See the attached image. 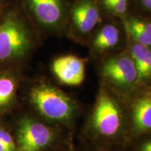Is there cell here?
I'll return each instance as SVG.
<instances>
[{
	"label": "cell",
	"mask_w": 151,
	"mask_h": 151,
	"mask_svg": "<svg viewBox=\"0 0 151 151\" xmlns=\"http://www.w3.org/2000/svg\"><path fill=\"white\" fill-rule=\"evenodd\" d=\"M41 37L17 0L0 11V69H14L40 44Z\"/></svg>",
	"instance_id": "1"
},
{
	"label": "cell",
	"mask_w": 151,
	"mask_h": 151,
	"mask_svg": "<svg viewBox=\"0 0 151 151\" xmlns=\"http://www.w3.org/2000/svg\"><path fill=\"white\" fill-rule=\"evenodd\" d=\"M40 37L63 33L68 11L65 0H17Z\"/></svg>",
	"instance_id": "2"
},
{
	"label": "cell",
	"mask_w": 151,
	"mask_h": 151,
	"mask_svg": "<svg viewBox=\"0 0 151 151\" xmlns=\"http://www.w3.org/2000/svg\"><path fill=\"white\" fill-rule=\"evenodd\" d=\"M30 100L41 114L56 121L69 120L73 113L71 99L48 83H35L29 90Z\"/></svg>",
	"instance_id": "3"
},
{
	"label": "cell",
	"mask_w": 151,
	"mask_h": 151,
	"mask_svg": "<svg viewBox=\"0 0 151 151\" xmlns=\"http://www.w3.org/2000/svg\"><path fill=\"white\" fill-rule=\"evenodd\" d=\"M92 123L94 129L104 137H113L120 131L122 116L118 104L106 92H101L94 108Z\"/></svg>",
	"instance_id": "4"
},
{
	"label": "cell",
	"mask_w": 151,
	"mask_h": 151,
	"mask_svg": "<svg viewBox=\"0 0 151 151\" xmlns=\"http://www.w3.org/2000/svg\"><path fill=\"white\" fill-rule=\"evenodd\" d=\"M53 139L50 128L41 122L31 118H23L19 122V151H43L50 146Z\"/></svg>",
	"instance_id": "5"
},
{
	"label": "cell",
	"mask_w": 151,
	"mask_h": 151,
	"mask_svg": "<svg viewBox=\"0 0 151 151\" xmlns=\"http://www.w3.org/2000/svg\"><path fill=\"white\" fill-rule=\"evenodd\" d=\"M103 74L113 83L130 87L138 80V73L131 56L126 54L113 57L104 64Z\"/></svg>",
	"instance_id": "6"
},
{
	"label": "cell",
	"mask_w": 151,
	"mask_h": 151,
	"mask_svg": "<svg viewBox=\"0 0 151 151\" xmlns=\"http://www.w3.org/2000/svg\"><path fill=\"white\" fill-rule=\"evenodd\" d=\"M52 71L56 78L67 86H78L85 78L86 67L81 58L73 55L57 58L52 62Z\"/></svg>",
	"instance_id": "7"
},
{
	"label": "cell",
	"mask_w": 151,
	"mask_h": 151,
	"mask_svg": "<svg viewBox=\"0 0 151 151\" xmlns=\"http://www.w3.org/2000/svg\"><path fill=\"white\" fill-rule=\"evenodd\" d=\"M71 23L79 34L92 32L99 21V11L93 0H78L70 11Z\"/></svg>",
	"instance_id": "8"
},
{
	"label": "cell",
	"mask_w": 151,
	"mask_h": 151,
	"mask_svg": "<svg viewBox=\"0 0 151 151\" xmlns=\"http://www.w3.org/2000/svg\"><path fill=\"white\" fill-rule=\"evenodd\" d=\"M132 116L137 130H151V97L143 96L139 98L133 105Z\"/></svg>",
	"instance_id": "9"
},
{
	"label": "cell",
	"mask_w": 151,
	"mask_h": 151,
	"mask_svg": "<svg viewBox=\"0 0 151 151\" xmlns=\"http://www.w3.org/2000/svg\"><path fill=\"white\" fill-rule=\"evenodd\" d=\"M132 58L138 73L137 83L151 76V50L140 43H136L132 48Z\"/></svg>",
	"instance_id": "10"
},
{
	"label": "cell",
	"mask_w": 151,
	"mask_h": 151,
	"mask_svg": "<svg viewBox=\"0 0 151 151\" xmlns=\"http://www.w3.org/2000/svg\"><path fill=\"white\" fill-rule=\"evenodd\" d=\"M18 83V76L14 69H0V107L14 99Z\"/></svg>",
	"instance_id": "11"
},
{
	"label": "cell",
	"mask_w": 151,
	"mask_h": 151,
	"mask_svg": "<svg viewBox=\"0 0 151 151\" xmlns=\"http://www.w3.org/2000/svg\"><path fill=\"white\" fill-rule=\"evenodd\" d=\"M120 39V31L113 24L103 27L94 38L93 46L100 51L109 50L116 46Z\"/></svg>",
	"instance_id": "12"
},
{
	"label": "cell",
	"mask_w": 151,
	"mask_h": 151,
	"mask_svg": "<svg viewBox=\"0 0 151 151\" xmlns=\"http://www.w3.org/2000/svg\"><path fill=\"white\" fill-rule=\"evenodd\" d=\"M128 29L137 43L151 47V22L133 18L128 22Z\"/></svg>",
	"instance_id": "13"
},
{
	"label": "cell",
	"mask_w": 151,
	"mask_h": 151,
	"mask_svg": "<svg viewBox=\"0 0 151 151\" xmlns=\"http://www.w3.org/2000/svg\"><path fill=\"white\" fill-rule=\"evenodd\" d=\"M106 8L117 15L124 14L127 8V0H106L104 1Z\"/></svg>",
	"instance_id": "14"
},
{
	"label": "cell",
	"mask_w": 151,
	"mask_h": 151,
	"mask_svg": "<svg viewBox=\"0 0 151 151\" xmlns=\"http://www.w3.org/2000/svg\"><path fill=\"white\" fill-rule=\"evenodd\" d=\"M0 142L3 143L9 151H16V144L11 136L5 130L0 128Z\"/></svg>",
	"instance_id": "15"
},
{
	"label": "cell",
	"mask_w": 151,
	"mask_h": 151,
	"mask_svg": "<svg viewBox=\"0 0 151 151\" xmlns=\"http://www.w3.org/2000/svg\"><path fill=\"white\" fill-rule=\"evenodd\" d=\"M139 151H151V141L143 143Z\"/></svg>",
	"instance_id": "16"
},
{
	"label": "cell",
	"mask_w": 151,
	"mask_h": 151,
	"mask_svg": "<svg viewBox=\"0 0 151 151\" xmlns=\"http://www.w3.org/2000/svg\"><path fill=\"white\" fill-rule=\"evenodd\" d=\"M143 6L151 10V0H141Z\"/></svg>",
	"instance_id": "17"
},
{
	"label": "cell",
	"mask_w": 151,
	"mask_h": 151,
	"mask_svg": "<svg viewBox=\"0 0 151 151\" xmlns=\"http://www.w3.org/2000/svg\"><path fill=\"white\" fill-rule=\"evenodd\" d=\"M9 1H11V0H0V11H1V9L4 7V6Z\"/></svg>",
	"instance_id": "18"
},
{
	"label": "cell",
	"mask_w": 151,
	"mask_h": 151,
	"mask_svg": "<svg viewBox=\"0 0 151 151\" xmlns=\"http://www.w3.org/2000/svg\"><path fill=\"white\" fill-rule=\"evenodd\" d=\"M0 151H9V150L2 143L0 142Z\"/></svg>",
	"instance_id": "19"
},
{
	"label": "cell",
	"mask_w": 151,
	"mask_h": 151,
	"mask_svg": "<svg viewBox=\"0 0 151 151\" xmlns=\"http://www.w3.org/2000/svg\"><path fill=\"white\" fill-rule=\"evenodd\" d=\"M104 1H106V0H104Z\"/></svg>",
	"instance_id": "20"
}]
</instances>
